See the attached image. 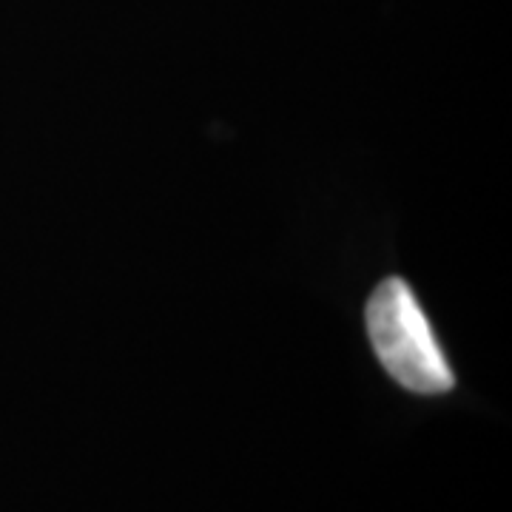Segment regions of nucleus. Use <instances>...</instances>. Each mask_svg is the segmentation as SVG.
<instances>
[{
  "instance_id": "f257e3e1",
  "label": "nucleus",
  "mask_w": 512,
  "mask_h": 512,
  "mask_svg": "<svg viewBox=\"0 0 512 512\" xmlns=\"http://www.w3.org/2000/svg\"><path fill=\"white\" fill-rule=\"evenodd\" d=\"M367 333L384 370L407 390L436 396L456 384L436 330L402 279H384L373 291L367 302Z\"/></svg>"
}]
</instances>
